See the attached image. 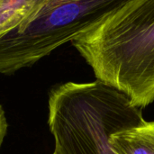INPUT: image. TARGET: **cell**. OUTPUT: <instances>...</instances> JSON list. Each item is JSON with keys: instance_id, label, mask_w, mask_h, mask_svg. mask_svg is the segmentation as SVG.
<instances>
[{"instance_id": "cell-1", "label": "cell", "mask_w": 154, "mask_h": 154, "mask_svg": "<svg viewBox=\"0 0 154 154\" xmlns=\"http://www.w3.org/2000/svg\"><path fill=\"white\" fill-rule=\"evenodd\" d=\"M99 80L137 107L154 102V0H133L71 42Z\"/></svg>"}, {"instance_id": "cell-2", "label": "cell", "mask_w": 154, "mask_h": 154, "mask_svg": "<svg viewBox=\"0 0 154 154\" xmlns=\"http://www.w3.org/2000/svg\"><path fill=\"white\" fill-rule=\"evenodd\" d=\"M144 122L142 108L99 80L67 82L50 92L48 125L57 154H117L111 135Z\"/></svg>"}, {"instance_id": "cell-3", "label": "cell", "mask_w": 154, "mask_h": 154, "mask_svg": "<svg viewBox=\"0 0 154 154\" xmlns=\"http://www.w3.org/2000/svg\"><path fill=\"white\" fill-rule=\"evenodd\" d=\"M133 0H48L27 24L0 36V69L31 67Z\"/></svg>"}, {"instance_id": "cell-4", "label": "cell", "mask_w": 154, "mask_h": 154, "mask_svg": "<svg viewBox=\"0 0 154 154\" xmlns=\"http://www.w3.org/2000/svg\"><path fill=\"white\" fill-rule=\"evenodd\" d=\"M111 144L117 154H154V121L112 134Z\"/></svg>"}, {"instance_id": "cell-5", "label": "cell", "mask_w": 154, "mask_h": 154, "mask_svg": "<svg viewBox=\"0 0 154 154\" xmlns=\"http://www.w3.org/2000/svg\"><path fill=\"white\" fill-rule=\"evenodd\" d=\"M48 0H0V36L29 23Z\"/></svg>"}, {"instance_id": "cell-6", "label": "cell", "mask_w": 154, "mask_h": 154, "mask_svg": "<svg viewBox=\"0 0 154 154\" xmlns=\"http://www.w3.org/2000/svg\"><path fill=\"white\" fill-rule=\"evenodd\" d=\"M7 121H6V117L5 115V111L2 107V106L0 105V147L3 143V141L7 133Z\"/></svg>"}, {"instance_id": "cell-7", "label": "cell", "mask_w": 154, "mask_h": 154, "mask_svg": "<svg viewBox=\"0 0 154 154\" xmlns=\"http://www.w3.org/2000/svg\"><path fill=\"white\" fill-rule=\"evenodd\" d=\"M53 154H57V153H56V152H53Z\"/></svg>"}]
</instances>
